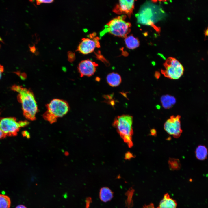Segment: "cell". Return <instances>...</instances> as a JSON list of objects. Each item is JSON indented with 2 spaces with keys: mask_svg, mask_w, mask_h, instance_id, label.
Segmentation results:
<instances>
[{
  "mask_svg": "<svg viewBox=\"0 0 208 208\" xmlns=\"http://www.w3.org/2000/svg\"><path fill=\"white\" fill-rule=\"evenodd\" d=\"M16 208H27V207L23 205H19L16 206Z\"/></svg>",
  "mask_w": 208,
  "mask_h": 208,
  "instance_id": "cell-29",
  "label": "cell"
},
{
  "mask_svg": "<svg viewBox=\"0 0 208 208\" xmlns=\"http://www.w3.org/2000/svg\"><path fill=\"white\" fill-rule=\"evenodd\" d=\"M142 208H155L154 204L151 203L148 205H145L143 206Z\"/></svg>",
  "mask_w": 208,
  "mask_h": 208,
  "instance_id": "cell-23",
  "label": "cell"
},
{
  "mask_svg": "<svg viewBox=\"0 0 208 208\" xmlns=\"http://www.w3.org/2000/svg\"><path fill=\"white\" fill-rule=\"evenodd\" d=\"M161 101L162 106L164 108L169 109L175 103L176 99L172 96L169 95H166L161 97Z\"/></svg>",
  "mask_w": 208,
  "mask_h": 208,
  "instance_id": "cell-15",
  "label": "cell"
},
{
  "mask_svg": "<svg viewBox=\"0 0 208 208\" xmlns=\"http://www.w3.org/2000/svg\"><path fill=\"white\" fill-rule=\"evenodd\" d=\"M177 205L176 201L170 198L168 194L166 193L157 208H176Z\"/></svg>",
  "mask_w": 208,
  "mask_h": 208,
  "instance_id": "cell-11",
  "label": "cell"
},
{
  "mask_svg": "<svg viewBox=\"0 0 208 208\" xmlns=\"http://www.w3.org/2000/svg\"><path fill=\"white\" fill-rule=\"evenodd\" d=\"M134 0H119L114 8L113 11L117 14H126L130 16L134 9Z\"/></svg>",
  "mask_w": 208,
  "mask_h": 208,
  "instance_id": "cell-10",
  "label": "cell"
},
{
  "mask_svg": "<svg viewBox=\"0 0 208 208\" xmlns=\"http://www.w3.org/2000/svg\"><path fill=\"white\" fill-rule=\"evenodd\" d=\"M24 133H23V134H24L25 136L27 137V138H28V137H29V134H28L27 132L25 131Z\"/></svg>",
  "mask_w": 208,
  "mask_h": 208,
  "instance_id": "cell-30",
  "label": "cell"
},
{
  "mask_svg": "<svg viewBox=\"0 0 208 208\" xmlns=\"http://www.w3.org/2000/svg\"><path fill=\"white\" fill-rule=\"evenodd\" d=\"M30 51L33 53H34L36 51V48L34 46H31L30 47Z\"/></svg>",
  "mask_w": 208,
  "mask_h": 208,
  "instance_id": "cell-26",
  "label": "cell"
},
{
  "mask_svg": "<svg viewBox=\"0 0 208 208\" xmlns=\"http://www.w3.org/2000/svg\"><path fill=\"white\" fill-rule=\"evenodd\" d=\"M125 41L127 47L130 49H133L139 46V42L138 39L132 35L125 38Z\"/></svg>",
  "mask_w": 208,
  "mask_h": 208,
  "instance_id": "cell-14",
  "label": "cell"
},
{
  "mask_svg": "<svg viewBox=\"0 0 208 208\" xmlns=\"http://www.w3.org/2000/svg\"><path fill=\"white\" fill-rule=\"evenodd\" d=\"M98 66L95 62L89 59L85 60L79 63L78 69L81 77H90L94 73Z\"/></svg>",
  "mask_w": 208,
  "mask_h": 208,
  "instance_id": "cell-9",
  "label": "cell"
},
{
  "mask_svg": "<svg viewBox=\"0 0 208 208\" xmlns=\"http://www.w3.org/2000/svg\"><path fill=\"white\" fill-rule=\"evenodd\" d=\"M168 163L169 168L172 170H179L181 167L180 162L178 159L170 158Z\"/></svg>",
  "mask_w": 208,
  "mask_h": 208,
  "instance_id": "cell-17",
  "label": "cell"
},
{
  "mask_svg": "<svg viewBox=\"0 0 208 208\" xmlns=\"http://www.w3.org/2000/svg\"><path fill=\"white\" fill-rule=\"evenodd\" d=\"M5 137V135L0 128V139L3 138Z\"/></svg>",
  "mask_w": 208,
  "mask_h": 208,
  "instance_id": "cell-25",
  "label": "cell"
},
{
  "mask_svg": "<svg viewBox=\"0 0 208 208\" xmlns=\"http://www.w3.org/2000/svg\"><path fill=\"white\" fill-rule=\"evenodd\" d=\"M4 70V68L3 66L0 64V79L2 76V74Z\"/></svg>",
  "mask_w": 208,
  "mask_h": 208,
  "instance_id": "cell-24",
  "label": "cell"
},
{
  "mask_svg": "<svg viewBox=\"0 0 208 208\" xmlns=\"http://www.w3.org/2000/svg\"><path fill=\"white\" fill-rule=\"evenodd\" d=\"M95 36L94 33L90 35V38H82L77 51L83 54H87L93 52L96 48L100 47L99 38Z\"/></svg>",
  "mask_w": 208,
  "mask_h": 208,
  "instance_id": "cell-7",
  "label": "cell"
},
{
  "mask_svg": "<svg viewBox=\"0 0 208 208\" xmlns=\"http://www.w3.org/2000/svg\"><path fill=\"white\" fill-rule=\"evenodd\" d=\"M126 18L125 15H122L111 20L105 26L100 35L108 32L115 36L125 38L130 31L131 27V23L125 20Z\"/></svg>",
  "mask_w": 208,
  "mask_h": 208,
  "instance_id": "cell-3",
  "label": "cell"
},
{
  "mask_svg": "<svg viewBox=\"0 0 208 208\" xmlns=\"http://www.w3.org/2000/svg\"><path fill=\"white\" fill-rule=\"evenodd\" d=\"M46 106L47 111L57 119L65 115L69 109V105L66 101L58 99H53Z\"/></svg>",
  "mask_w": 208,
  "mask_h": 208,
  "instance_id": "cell-6",
  "label": "cell"
},
{
  "mask_svg": "<svg viewBox=\"0 0 208 208\" xmlns=\"http://www.w3.org/2000/svg\"><path fill=\"white\" fill-rule=\"evenodd\" d=\"M151 134L152 135H155L156 134V131L155 129H152L151 130Z\"/></svg>",
  "mask_w": 208,
  "mask_h": 208,
  "instance_id": "cell-28",
  "label": "cell"
},
{
  "mask_svg": "<svg viewBox=\"0 0 208 208\" xmlns=\"http://www.w3.org/2000/svg\"><path fill=\"white\" fill-rule=\"evenodd\" d=\"M53 1V0H37L36 3L37 5H39L42 3H50Z\"/></svg>",
  "mask_w": 208,
  "mask_h": 208,
  "instance_id": "cell-21",
  "label": "cell"
},
{
  "mask_svg": "<svg viewBox=\"0 0 208 208\" xmlns=\"http://www.w3.org/2000/svg\"><path fill=\"white\" fill-rule=\"evenodd\" d=\"M28 123L27 121L18 122L13 117L0 118V128L5 137L16 136L20 128Z\"/></svg>",
  "mask_w": 208,
  "mask_h": 208,
  "instance_id": "cell-5",
  "label": "cell"
},
{
  "mask_svg": "<svg viewBox=\"0 0 208 208\" xmlns=\"http://www.w3.org/2000/svg\"><path fill=\"white\" fill-rule=\"evenodd\" d=\"M125 157L127 159H129L133 157H134V156L131 153L127 152L125 155Z\"/></svg>",
  "mask_w": 208,
  "mask_h": 208,
  "instance_id": "cell-22",
  "label": "cell"
},
{
  "mask_svg": "<svg viewBox=\"0 0 208 208\" xmlns=\"http://www.w3.org/2000/svg\"><path fill=\"white\" fill-rule=\"evenodd\" d=\"M164 68L161 69L162 74L166 77L173 79L180 78L183 75L184 68L180 62L175 58L170 57L164 63Z\"/></svg>",
  "mask_w": 208,
  "mask_h": 208,
  "instance_id": "cell-4",
  "label": "cell"
},
{
  "mask_svg": "<svg viewBox=\"0 0 208 208\" xmlns=\"http://www.w3.org/2000/svg\"><path fill=\"white\" fill-rule=\"evenodd\" d=\"M195 154L196 158L200 160L205 159L208 155V151L206 147L204 146H199L196 148Z\"/></svg>",
  "mask_w": 208,
  "mask_h": 208,
  "instance_id": "cell-16",
  "label": "cell"
},
{
  "mask_svg": "<svg viewBox=\"0 0 208 208\" xmlns=\"http://www.w3.org/2000/svg\"><path fill=\"white\" fill-rule=\"evenodd\" d=\"M44 118L51 123L55 122L57 120V118L47 111L43 114Z\"/></svg>",
  "mask_w": 208,
  "mask_h": 208,
  "instance_id": "cell-19",
  "label": "cell"
},
{
  "mask_svg": "<svg viewBox=\"0 0 208 208\" xmlns=\"http://www.w3.org/2000/svg\"></svg>",
  "mask_w": 208,
  "mask_h": 208,
  "instance_id": "cell-32",
  "label": "cell"
},
{
  "mask_svg": "<svg viewBox=\"0 0 208 208\" xmlns=\"http://www.w3.org/2000/svg\"><path fill=\"white\" fill-rule=\"evenodd\" d=\"M11 89L18 94V99L21 104L23 115L29 120H35L38 108L32 92L22 86L17 85L13 86Z\"/></svg>",
  "mask_w": 208,
  "mask_h": 208,
  "instance_id": "cell-1",
  "label": "cell"
},
{
  "mask_svg": "<svg viewBox=\"0 0 208 208\" xmlns=\"http://www.w3.org/2000/svg\"><path fill=\"white\" fill-rule=\"evenodd\" d=\"M68 60L70 62L73 61L75 58V55L74 53L69 51L67 53Z\"/></svg>",
  "mask_w": 208,
  "mask_h": 208,
  "instance_id": "cell-20",
  "label": "cell"
},
{
  "mask_svg": "<svg viewBox=\"0 0 208 208\" xmlns=\"http://www.w3.org/2000/svg\"></svg>",
  "mask_w": 208,
  "mask_h": 208,
  "instance_id": "cell-33",
  "label": "cell"
},
{
  "mask_svg": "<svg viewBox=\"0 0 208 208\" xmlns=\"http://www.w3.org/2000/svg\"><path fill=\"white\" fill-rule=\"evenodd\" d=\"M132 123V116L123 115L116 117L113 125L124 141L130 148L133 146L132 140L133 134Z\"/></svg>",
  "mask_w": 208,
  "mask_h": 208,
  "instance_id": "cell-2",
  "label": "cell"
},
{
  "mask_svg": "<svg viewBox=\"0 0 208 208\" xmlns=\"http://www.w3.org/2000/svg\"><path fill=\"white\" fill-rule=\"evenodd\" d=\"M204 34L205 35V39L206 37H208V26L204 31Z\"/></svg>",
  "mask_w": 208,
  "mask_h": 208,
  "instance_id": "cell-27",
  "label": "cell"
},
{
  "mask_svg": "<svg viewBox=\"0 0 208 208\" xmlns=\"http://www.w3.org/2000/svg\"><path fill=\"white\" fill-rule=\"evenodd\" d=\"M113 196V193L111 190L107 187H103L100 191L99 197L101 200L104 202H107L111 200Z\"/></svg>",
  "mask_w": 208,
  "mask_h": 208,
  "instance_id": "cell-13",
  "label": "cell"
},
{
  "mask_svg": "<svg viewBox=\"0 0 208 208\" xmlns=\"http://www.w3.org/2000/svg\"><path fill=\"white\" fill-rule=\"evenodd\" d=\"M181 116L180 115L171 116L164 125L165 130L169 135L175 138H178L182 132L181 128Z\"/></svg>",
  "mask_w": 208,
  "mask_h": 208,
  "instance_id": "cell-8",
  "label": "cell"
},
{
  "mask_svg": "<svg viewBox=\"0 0 208 208\" xmlns=\"http://www.w3.org/2000/svg\"><path fill=\"white\" fill-rule=\"evenodd\" d=\"M0 41L1 42L2 41V39L0 37Z\"/></svg>",
  "mask_w": 208,
  "mask_h": 208,
  "instance_id": "cell-31",
  "label": "cell"
},
{
  "mask_svg": "<svg viewBox=\"0 0 208 208\" xmlns=\"http://www.w3.org/2000/svg\"><path fill=\"white\" fill-rule=\"evenodd\" d=\"M106 80L107 83L112 87L118 86L122 81L120 75L115 72H112L109 74L107 76Z\"/></svg>",
  "mask_w": 208,
  "mask_h": 208,
  "instance_id": "cell-12",
  "label": "cell"
},
{
  "mask_svg": "<svg viewBox=\"0 0 208 208\" xmlns=\"http://www.w3.org/2000/svg\"><path fill=\"white\" fill-rule=\"evenodd\" d=\"M11 200L8 196L0 194V208H10L11 205Z\"/></svg>",
  "mask_w": 208,
  "mask_h": 208,
  "instance_id": "cell-18",
  "label": "cell"
}]
</instances>
